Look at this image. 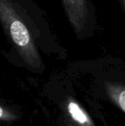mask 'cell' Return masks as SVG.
Returning a JSON list of instances; mask_svg holds the SVG:
<instances>
[{"label": "cell", "mask_w": 125, "mask_h": 126, "mask_svg": "<svg viewBox=\"0 0 125 126\" xmlns=\"http://www.w3.org/2000/svg\"><path fill=\"white\" fill-rule=\"evenodd\" d=\"M119 2H120L121 5H122V7L124 8V10H125V0H119Z\"/></svg>", "instance_id": "obj_6"}, {"label": "cell", "mask_w": 125, "mask_h": 126, "mask_svg": "<svg viewBox=\"0 0 125 126\" xmlns=\"http://www.w3.org/2000/svg\"><path fill=\"white\" fill-rule=\"evenodd\" d=\"M0 19L24 62L40 70L42 63L34 40L11 0H0Z\"/></svg>", "instance_id": "obj_1"}, {"label": "cell", "mask_w": 125, "mask_h": 126, "mask_svg": "<svg viewBox=\"0 0 125 126\" xmlns=\"http://www.w3.org/2000/svg\"><path fill=\"white\" fill-rule=\"evenodd\" d=\"M67 110L70 118L80 126H95L85 110L74 100L70 99L67 104Z\"/></svg>", "instance_id": "obj_3"}, {"label": "cell", "mask_w": 125, "mask_h": 126, "mask_svg": "<svg viewBox=\"0 0 125 126\" xmlns=\"http://www.w3.org/2000/svg\"><path fill=\"white\" fill-rule=\"evenodd\" d=\"M17 118V116L9 108L0 104V121L11 122Z\"/></svg>", "instance_id": "obj_5"}, {"label": "cell", "mask_w": 125, "mask_h": 126, "mask_svg": "<svg viewBox=\"0 0 125 126\" xmlns=\"http://www.w3.org/2000/svg\"><path fill=\"white\" fill-rule=\"evenodd\" d=\"M106 92L117 106L125 112V86L115 82H105Z\"/></svg>", "instance_id": "obj_4"}, {"label": "cell", "mask_w": 125, "mask_h": 126, "mask_svg": "<svg viewBox=\"0 0 125 126\" xmlns=\"http://www.w3.org/2000/svg\"><path fill=\"white\" fill-rule=\"evenodd\" d=\"M65 14L77 38L83 39L88 33L91 13L88 0H62Z\"/></svg>", "instance_id": "obj_2"}]
</instances>
